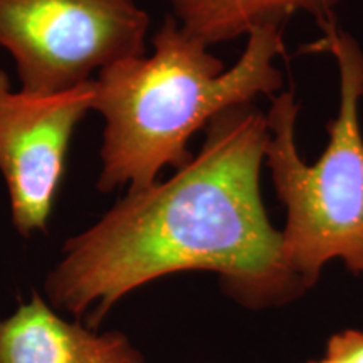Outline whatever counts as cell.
Wrapping results in <instances>:
<instances>
[{"mask_svg":"<svg viewBox=\"0 0 363 363\" xmlns=\"http://www.w3.org/2000/svg\"><path fill=\"white\" fill-rule=\"evenodd\" d=\"M150 16L136 0H0V48L21 91L51 96L145 56Z\"/></svg>","mask_w":363,"mask_h":363,"instance_id":"obj_4","label":"cell"},{"mask_svg":"<svg viewBox=\"0 0 363 363\" xmlns=\"http://www.w3.org/2000/svg\"><path fill=\"white\" fill-rule=\"evenodd\" d=\"M94 84L51 96L13 91L0 69V172L11 214L22 235L44 230L65 177L71 140L93 111Z\"/></svg>","mask_w":363,"mask_h":363,"instance_id":"obj_5","label":"cell"},{"mask_svg":"<svg viewBox=\"0 0 363 363\" xmlns=\"http://www.w3.org/2000/svg\"><path fill=\"white\" fill-rule=\"evenodd\" d=\"M203 131L197 155L169 180L128 190L67 240L45 279L54 308L94 330L133 289L182 271L216 272L247 308L279 306L306 291L262 202L266 113L254 104L230 108Z\"/></svg>","mask_w":363,"mask_h":363,"instance_id":"obj_1","label":"cell"},{"mask_svg":"<svg viewBox=\"0 0 363 363\" xmlns=\"http://www.w3.org/2000/svg\"><path fill=\"white\" fill-rule=\"evenodd\" d=\"M182 29L214 45L247 35L264 24H286L294 13H308L320 24L335 16L342 0H162Z\"/></svg>","mask_w":363,"mask_h":363,"instance_id":"obj_7","label":"cell"},{"mask_svg":"<svg viewBox=\"0 0 363 363\" xmlns=\"http://www.w3.org/2000/svg\"><path fill=\"white\" fill-rule=\"evenodd\" d=\"M318 27L321 35L306 51L328 54L338 72V110L326 125L325 152L313 165L303 160L296 140L301 106L293 89L274 94L266 113L264 167L286 208L283 256L306 291L335 259L363 278V49L335 16Z\"/></svg>","mask_w":363,"mask_h":363,"instance_id":"obj_3","label":"cell"},{"mask_svg":"<svg viewBox=\"0 0 363 363\" xmlns=\"http://www.w3.org/2000/svg\"><path fill=\"white\" fill-rule=\"evenodd\" d=\"M246 38L240 57L225 69L211 45L167 16L153 34L150 56L98 72L93 111L104 120L96 184L101 192L123 185L145 189L167 167L180 170L194 157L192 136L217 115L283 91L276 61L286 52L284 24L259 26Z\"/></svg>","mask_w":363,"mask_h":363,"instance_id":"obj_2","label":"cell"},{"mask_svg":"<svg viewBox=\"0 0 363 363\" xmlns=\"http://www.w3.org/2000/svg\"><path fill=\"white\" fill-rule=\"evenodd\" d=\"M308 363H352V362L347 360V358L337 355V353H331L326 350L323 357L318 358V360H310Z\"/></svg>","mask_w":363,"mask_h":363,"instance_id":"obj_8","label":"cell"},{"mask_svg":"<svg viewBox=\"0 0 363 363\" xmlns=\"http://www.w3.org/2000/svg\"><path fill=\"white\" fill-rule=\"evenodd\" d=\"M0 363H145L120 331L98 335L69 323L34 294L0 321Z\"/></svg>","mask_w":363,"mask_h":363,"instance_id":"obj_6","label":"cell"}]
</instances>
